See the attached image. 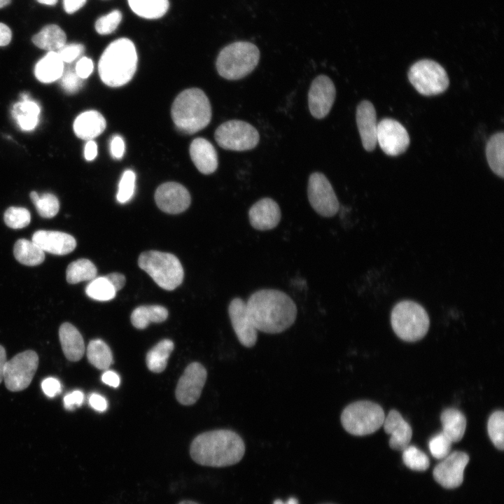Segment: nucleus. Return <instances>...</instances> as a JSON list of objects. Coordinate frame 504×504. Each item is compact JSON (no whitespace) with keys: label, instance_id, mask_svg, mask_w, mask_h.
<instances>
[{"label":"nucleus","instance_id":"55","mask_svg":"<svg viewBox=\"0 0 504 504\" xmlns=\"http://www.w3.org/2000/svg\"><path fill=\"white\" fill-rule=\"evenodd\" d=\"M12 31L8 26L0 22V46H7L11 41Z\"/></svg>","mask_w":504,"mask_h":504},{"label":"nucleus","instance_id":"23","mask_svg":"<svg viewBox=\"0 0 504 504\" xmlns=\"http://www.w3.org/2000/svg\"><path fill=\"white\" fill-rule=\"evenodd\" d=\"M191 160L197 169L204 174L214 173L218 167V155L215 148L206 139L197 138L190 146Z\"/></svg>","mask_w":504,"mask_h":504},{"label":"nucleus","instance_id":"10","mask_svg":"<svg viewBox=\"0 0 504 504\" xmlns=\"http://www.w3.org/2000/svg\"><path fill=\"white\" fill-rule=\"evenodd\" d=\"M214 137L221 148L235 151L253 149L260 139L259 133L253 125L239 120L222 123L215 131Z\"/></svg>","mask_w":504,"mask_h":504},{"label":"nucleus","instance_id":"30","mask_svg":"<svg viewBox=\"0 0 504 504\" xmlns=\"http://www.w3.org/2000/svg\"><path fill=\"white\" fill-rule=\"evenodd\" d=\"M168 316L167 309L160 305H143L136 307L131 314V322L138 329L146 328L150 323H161Z\"/></svg>","mask_w":504,"mask_h":504},{"label":"nucleus","instance_id":"37","mask_svg":"<svg viewBox=\"0 0 504 504\" xmlns=\"http://www.w3.org/2000/svg\"><path fill=\"white\" fill-rule=\"evenodd\" d=\"M29 196L38 214L42 218H50L58 213L59 202L53 194L47 192L38 195L36 191H32Z\"/></svg>","mask_w":504,"mask_h":504},{"label":"nucleus","instance_id":"52","mask_svg":"<svg viewBox=\"0 0 504 504\" xmlns=\"http://www.w3.org/2000/svg\"><path fill=\"white\" fill-rule=\"evenodd\" d=\"M115 290L117 292L122 289L125 284V277L123 274L118 272H113L105 276Z\"/></svg>","mask_w":504,"mask_h":504},{"label":"nucleus","instance_id":"8","mask_svg":"<svg viewBox=\"0 0 504 504\" xmlns=\"http://www.w3.org/2000/svg\"><path fill=\"white\" fill-rule=\"evenodd\" d=\"M341 424L349 433L356 436L377 431L385 419L382 407L370 400H358L348 405L342 412Z\"/></svg>","mask_w":504,"mask_h":504},{"label":"nucleus","instance_id":"44","mask_svg":"<svg viewBox=\"0 0 504 504\" xmlns=\"http://www.w3.org/2000/svg\"><path fill=\"white\" fill-rule=\"evenodd\" d=\"M451 443L452 442L441 432L430 440L428 447L434 458L443 459L449 454Z\"/></svg>","mask_w":504,"mask_h":504},{"label":"nucleus","instance_id":"5","mask_svg":"<svg viewBox=\"0 0 504 504\" xmlns=\"http://www.w3.org/2000/svg\"><path fill=\"white\" fill-rule=\"evenodd\" d=\"M260 51L253 43L236 41L224 47L216 59L218 74L227 80H239L252 72L258 64Z\"/></svg>","mask_w":504,"mask_h":504},{"label":"nucleus","instance_id":"14","mask_svg":"<svg viewBox=\"0 0 504 504\" xmlns=\"http://www.w3.org/2000/svg\"><path fill=\"white\" fill-rule=\"evenodd\" d=\"M206 370L200 363L195 362L187 366L180 377L176 398L182 405H190L199 399L206 380Z\"/></svg>","mask_w":504,"mask_h":504},{"label":"nucleus","instance_id":"3","mask_svg":"<svg viewBox=\"0 0 504 504\" xmlns=\"http://www.w3.org/2000/svg\"><path fill=\"white\" fill-rule=\"evenodd\" d=\"M137 62L134 43L127 38L115 39L106 47L100 57L98 64L100 78L109 87L122 86L134 76Z\"/></svg>","mask_w":504,"mask_h":504},{"label":"nucleus","instance_id":"43","mask_svg":"<svg viewBox=\"0 0 504 504\" xmlns=\"http://www.w3.org/2000/svg\"><path fill=\"white\" fill-rule=\"evenodd\" d=\"M122 18V15L120 10H112L97 20L94 25L95 29L98 34L102 35L111 34L118 28Z\"/></svg>","mask_w":504,"mask_h":504},{"label":"nucleus","instance_id":"4","mask_svg":"<svg viewBox=\"0 0 504 504\" xmlns=\"http://www.w3.org/2000/svg\"><path fill=\"white\" fill-rule=\"evenodd\" d=\"M177 129L194 134L206 127L211 119V106L205 93L199 88L182 91L174 99L171 109Z\"/></svg>","mask_w":504,"mask_h":504},{"label":"nucleus","instance_id":"12","mask_svg":"<svg viewBox=\"0 0 504 504\" xmlns=\"http://www.w3.org/2000/svg\"><path fill=\"white\" fill-rule=\"evenodd\" d=\"M307 196L313 209L321 216L332 217L339 211L340 204L334 189L322 173L314 172L309 176Z\"/></svg>","mask_w":504,"mask_h":504},{"label":"nucleus","instance_id":"32","mask_svg":"<svg viewBox=\"0 0 504 504\" xmlns=\"http://www.w3.org/2000/svg\"><path fill=\"white\" fill-rule=\"evenodd\" d=\"M13 254L18 262L28 266L40 265L45 260V252L33 241L25 239L15 242Z\"/></svg>","mask_w":504,"mask_h":504},{"label":"nucleus","instance_id":"20","mask_svg":"<svg viewBox=\"0 0 504 504\" xmlns=\"http://www.w3.org/2000/svg\"><path fill=\"white\" fill-rule=\"evenodd\" d=\"M356 123L363 148L372 151L377 144V122L373 104L367 100L362 101L356 108Z\"/></svg>","mask_w":504,"mask_h":504},{"label":"nucleus","instance_id":"33","mask_svg":"<svg viewBox=\"0 0 504 504\" xmlns=\"http://www.w3.org/2000/svg\"><path fill=\"white\" fill-rule=\"evenodd\" d=\"M127 2L136 15L148 20L162 18L169 6V0H127Z\"/></svg>","mask_w":504,"mask_h":504},{"label":"nucleus","instance_id":"25","mask_svg":"<svg viewBox=\"0 0 504 504\" xmlns=\"http://www.w3.org/2000/svg\"><path fill=\"white\" fill-rule=\"evenodd\" d=\"M59 337L66 358L71 361L80 360L85 353V344L78 330L69 323H64L59 327Z\"/></svg>","mask_w":504,"mask_h":504},{"label":"nucleus","instance_id":"50","mask_svg":"<svg viewBox=\"0 0 504 504\" xmlns=\"http://www.w3.org/2000/svg\"><path fill=\"white\" fill-rule=\"evenodd\" d=\"M110 151L113 158L119 160L122 158L125 153V142L120 136H113L110 142Z\"/></svg>","mask_w":504,"mask_h":504},{"label":"nucleus","instance_id":"24","mask_svg":"<svg viewBox=\"0 0 504 504\" xmlns=\"http://www.w3.org/2000/svg\"><path fill=\"white\" fill-rule=\"evenodd\" d=\"M106 125L104 116L98 111L91 110L80 113L74 122L76 135L83 140H92L101 134Z\"/></svg>","mask_w":504,"mask_h":504},{"label":"nucleus","instance_id":"17","mask_svg":"<svg viewBox=\"0 0 504 504\" xmlns=\"http://www.w3.org/2000/svg\"><path fill=\"white\" fill-rule=\"evenodd\" d=\"M228 314L240 344L247 348L253 347L258 339V330L250 318L246 302L239 298L232 300Z\"/></svg>","mask_w":504,"mask_h":504},{"label":"nucleus","instance_id":"42","mask_svg":"<svg viewBox=\"0 0 504 504\" xmlns=\"http://www.w3.org/2000/svg\"><path fill=\"white\" fill-rule=\"evenodd\" d=\"M135 182L136 175L132 170L127 169L123 172L116 195L119 203L125 204L132 198L135 190Z\"/></svg>","mask_w":504,"mask_h":504},{"label":"nucleus","instance_id":"15","mask_svg":"<svg viewBox=\"0 0 504 504\" xmlns=\"http://www.w3.org/2000/svg\"><path fill=\"white\" fill-rule=\"evenodd\" d=\"M336 95L332 80L326 75L316 77L308 92V104L311 114L317 119L325 118L330 112Z\"/></svg>","mask_w":504,"mask_h":504},{"label":"nucleus","instance_id":"49","mask_svg":"<svg viewBox=\"0 0 504 504\" xmlns=\"http://www.w3.org/2000/svg\"><path fill=\"white\" fill-rule=\"evenodd\" d=\"M84 400L82 391L76 390L66 394L64 398V405L66 410H72L76 407H80Z\"/></svg>","mask_w":504,"mask_h":504},{"label":"nucleus","instance_id":"6","mask_svg":"<svg viewBox=\"0 0 504 504\" xmlns=\"http://www.w3.org/2000/svg\"><path fill=\"white\" fill-rule=\"evenodd\" d=\"M391 323L396 335L406 342H416L427 333L430 318L426 309L412 300H402L393 307Z\"/></svg>","mask_w":504,"mask_h":504},{"label":"nucleus","instance_id":"38","mask_svg":"<svg viewBox=\"0 0 504 504\" xmlns=\"http://www.w3.org/2000/svg\"><path fill=\"white\" fill-rule=\"evenodd\" d=\"M88 297L99 301H108L113 299L116 291L106 276L95 277L90 281L85 288Z\"/></svg>","mask_w":504,"mask_h":504},{"label":"nucleus","instance_id":"11","mask_svg":"<svg viewBox=\"0 0 504 504\" xmlns=\"http://www.w3.org/2000/svg\"><path fill=\"white\" fill-rule=\"evenodd\" d=\"M38 365V356L32 350L19 353L7 360L4 368V381L11 391H20L30 384Z\"/></svg>","mask_w":504,"mask_h":504},{"label":"nucleus","instance_id":"57","mask_svg":"<svg viewBox=\"0 0 504 504\" xmlns=\"http://www.w3.org/2000/svg\"><path fill=\"white\" fill-rule=\"evenodd\" d=\"M6 361V353L5 349L0 345V383L4 379V372Z\"/></svg>","mask_w":504,"mask_h":504},{"label":"nucleus","instance_id":"2","mask_svg":"<svg viewBox=\"0 0 504 504\" xmlns=\"http://www.w3.org/2000/svg\"><path fill=\"white\" fill-rule=\"evenodd\" d=\"M192 458L197 463L211 467H225L239 463L245 453L241 437L228 429L202 433L192 442Z\"/></svg>","mask_w":504,"mask_h":504},{"label":"nucleus","instance_id":"40","mask_svg":"<svg viewBox=\"0 0 504 504\" xmlns=\"http://www.w3.org/2000/svg\"><path fill=\"white\" fill-rule=\"evenodd\" d=\"M402 451V461L407 468L416 471H424L428 468L430 465L428 457L416 447L407 446Z\"/></svg>","mask_w":504,"mask_h":504},{"label":"nucleus","instance_id":"1","mask_svg":"<svg viewBox=\"0 0 504 504\" xmlns=\"http://www.w3.org/2000/svg\"><path fill=\"white\" fill-rule=\"evenodd\" d=\"M246 303L250 318L258 331L280 333L290 328L296 319L297 307L294 301L281 290H256Z\"/></svg>","mask_w":504,"mask_h":504},{"label":"nucleus","instance_id":"22","mask_svg":"<svg viewBox=\"0 0 504 504\" xmlns=\"http://www.w3.org/2000/svg\"><path fill=\"white\" fill-rule=\"evenodd\" d=\"M383 426L386 433L391 435L389 439V446L391 449L402 451L409 446L412 430L398 411L391 410L385 417Z\"/></svg>","mask_w":504,"mask_h":504},{"label":"nucleus","instance_id":"36","mask_svg":"<svg viewBox=\"0 0 504 504\" xmlns=\"http://www.w3.org/2000/svg\"><path fill=\"white\" fill-rule=\"evenodd\" d=\"M97 268L89 260L81 258L71 262L66 269V281L75 284L84 281H91L97 276Z\"/></svg>","mask_w":504,"mask_h":504},{"label":"nucleus","instance_id":"46","mask_svg":"<svg viewBox=\"0 0 504 504\" xmlns=\"http://www.w3.org/2000/svg\"><path fill=\"white\" fill-rule=\"evenodd\" d=\"M84 46L79 43L65 44L57 52L62 60L67 63L74 61L84 51Z\"/></svg>","mask_w":504,"mask_h":504},{"label":"nucleus","instance_id":"48","mask_svg":"<svg viewBox=\"0 0 504 504\" xmlns=\"http://www.w3.org/2000/svg\"><path fill=\"white\" fill-rule=\"evenodd\" d=\"M94 65L92 59L83 57L77 62L75 71L79 77L85 79L92 73Z\"/></svg>","mask_w":504,"mask_h":504},{"label":"nucleus","instance_id":"31","mask_svg":"<svg viewBox=\"0 0 504 504\" xmlns=\"http://www.w3.org/2000/svg\"><path fill=\"white\" fill-rule=\"evenodd\" d=\"M486 156L492 172L498 176H504V134L492 135L486 146Z\"/></svg>","mask_w":504,"mask_h":504},{"label":"nucleus","instance_id":"26","mask_svg":"<svg viewBox=\"0 0 504 504\" xmlns=\"http://www.w3.org/2000/svg\"><path fill=\"white\" fill-rule=\"evenodd\" d=\"M64 72V63L57 52H48L36 64L34 74L41 83L58 80Z\"/></svg>","mask_w":504,"mask_h":504},{"label":"nucleus","instance_id":"41","mask_svg":"<svg viewBox=\"0 0 504 504\" xmlns=\"http://www.w3.org/2000/svg\"><path fill=\"white\" fill-rule=\"evenodd\" d=\"M6 225L13 229H21L27 226L31 220L29 211L23 207L10 206L4 213Z\"/></svg>","mask_w":504,"mask_h":504},{"label":"nucleus","instance_id":"51","mask_svg":"<svg viewBox=\"0 0 504 504\" xmlns=\"http://www.w3.org/2000/svg\"><path fill=\"white\" fill-rule=\"evenodd\" d=\"M89 405L94 410L99 412H104L108 407L106 398L98 393H92L89 396Z\"/></svg>","mask_w":504,"mask_h":504},{"label":"nucleus","instance_id":"35","mask_svg":"<svg viewBox=\"0 0 504 504\" xmlns=\"http://www.w3.org/2000/svg\"><path fill=\"white\" fill-rule=\"evenodd\" d=\"M89 362L99 370H108L113 363V355L109 346L102 340H91L87 347Z\"/></svg>","mask_w":504,"mask_h":504},{"label":"nucleus","instance_id":"18","mask_svg":"<svg viewBox=\"0 0 504 504\" xmlns=\"http://www.w3.org/2000/svg\"><path fill=\"white\" fill-rule=\"evenodd\" d=\"M155 201L162 211L176 214L186 210L190 204V195L188 190L176 182L161 184L155 192Z\"/></svg>","mask_w":504,"mask_h":504},{"label":"nucleus","instance_id":"34","mask_svg":"<svg viewBox=\"0 0 504 504\" xmlns=\"http://www.w3.org/2000/svg\"><path fill=\"white\" fill-rule=\"evenodd\" d=\"M174 346V344L172 340L164 339L150 349L146 357V365L149 370L156 373L164 371Z\"/></svg>","mask_w":504,"mask_h":504},{"label":"nucleus","instance_id":"9","mask_svg":"<svg viewBox=\"0 0 504 504\" xmlns=\"http://www.w3.org/2000/svg\"><path fill=\"white\" fill-rule=\"evenodd\" d=\"M408 78L416 90L424 96L441 94L449 84L445 69L431 59H421L412 65Z\"/></svg>","mask_w":504,"mask_h":504},{"label":"nucleus","instance_id":"45","mask_svg":"<svg viewBox=\"0 0 504 504\" xmlns=\"http://www.w3.org/2000/svg\"><path fill=\"white\" fill-rule=\"evenodd\" d=\"M60 84L66 92L73 94L82 88L84 79L77 75L75 69H69L63 72L60 77Z\"/></svg>","mask_w":504,"mask_h":504},{"label":"nucleus","instance_id":"7","mask_svg":"<svg viewBox=\"0 0 504 504\" xmlns=\"http://www.w3.org/2000/svg\"><path fill=\"white\" fill-rule=\"evenodd\" d=\"M138 265L164 290H172L183 281V267L179 260L172 253L158 251H144L139 255Z\"/></svg>","mask_w":504,"mask_h":504},{"label":"nucleus","instance_id":"53","mask_svg":"<svg viewBox=\"0 0 504 504\" xmlns=\"http://www.w3.org/2000/svg\"><path fill=\"white\" fill-rule=\"evenodd\" d=\"M102 382L114 388H116L120 384V377L118 374L112 370H106L102 376Z\"/></svg>","mask_w":504,"mask_h":504},{"label":"nucleus","instance_id":"19","mask_svg":"<svg viewBox=\"0 0 504 504\" xmlns=\"http://www.w3.org/2000/svg\"><path fill=\"white\" fill-rule=\"evenodd\" d=\"M248 218L251 226L256 230H272L280 222L281 210L276 201L264 197L251 206Z\"/></svg>","mask_w":504,"mask_h":504},{"label":"nucleus","instance_id":"39","mask_svg":"<svg viewBox=\"0 0 504 504\" xmlns=\"http://www.w3.org/2000/svg\"><path fill=\"white\" fill-rule=\"evenodd\" d=\"M489 436L494 446L500 449L504 448V412L498 410L491 414L487 424Z\"/></svg>","mask_w":504,"mask_h":504},{"label":"nucleus","instance_id":"56","mask_svg":"<svg viewBox=\"0 0 504 504\" xmlns=\"http://www.w3.org/2000/svg\"><path fill=\"white\" fill-rule=\"evenodd\" d=\"M97 154V146L95 141L92 140H89L85 146L84 149V156L85 158L88 160L91 161L93 160Z\"/></svg>","mask_w":504,"mask_h":504},{"label":"nucleus","instance_id":"21","mask_svg":"<svg viewBox=\"0 0 504 504\" xmlns=\"http://www.w3.org/2000/svg\"><path fill=\"white\" fill-rule=\"evenodd\" d=\"M44 252L55 255H66L73 251L76 241L71 235L59 231L38 230L32 239Z\"/></svg>","mask_w":504,"mask_h":504},{"label":"nucleus","instance_id":"58","mask_svg":"<svg viewBox=\"0 0 504 504\" xmlns=\"http://www.w3.org/2000/svg\"><path fill=\"white\" fill-rule=\"evenodd\" d=\"M273 504H298V501L295 498L291 497L286 502H283L281 500L277 499Z\"/></svg>","mask_w":504,"mask_h":504},{"label":"nucleus","instance_id":"54","mask_svg":"<svg viewBox=\"0 0 504 504\" xmlns=\"http://www.w3.org/2000/svg\"><path fill=\"white\" fill-rule=\"evenodd\" d=\"M87 0H64L66 13L72 14L84 6Z\"/></svg>","mask_w":504,"mask_h":504},{"label":"nucleus","instance_id":"59","mask_svg":"<svg viewBox=\"0 0 504 504\" xmlns=\"http://www.w3.org/2000/svg\"><path fill=\"white\" fill-rule=\"evenodd\" d=\"M38 3L48 5V6H54L57 4L58 0H36Z\"/></svg>","mask_w":504,"mask_h":504},{"label":"nucleus","instance_id":"60","mask_svg":"<svg viewBox=\"0 0 504 504\" xmlns=\"http://www.w3.org/2000/svg\"><path fill=\"white\" fill-rule=\"evenodd\" d=\"M11 0H0V8H4L10 3Z\"/></svg>","mask_w":504,"mask_h":504},{"label":"nucleus","instance_id":"13","mask_svg":"<svg viewBox=\"0 0 504 504\" xmlns=\"http://www.w3.org/2000/svg\"><path fill=\"white\" fill-rule=\"evenodd\" d=\"M410 141L406 129L397 120L384 118L377 124V143L386 155L396 156L403 153Z\"/></svg>","mask_w":504,"mask_h":504},{"label":"nucleus","instance_id":"28","mask_svg":"<svg viewBox=\"0 0 504 504\" xmlns=\"http://www.w3.org/2000/svg\"><path fill=\"white\" fill-rule=\"evenodd\" d=\"M31 41L41 49L57 52L66 44V36L58 25L51 24L46 25L38 33L34 35Z\"/></svg>","mask_w":504,"mask_h":504},{"label":"nucleus","instance_id":"16","mask_svg":"<svg viewBox=\"0 0 504 504\" xmlns=\"http://www.w3.org/2000/svg\"><path fill=\"white\" fill-rule=\"evenodd\" d=\"M469 462L468 455L461 451L449 454L433 469L435 480L446 489L459 486L463 481L464 470Z\"/></svg>","mask_w":504,"mask_h":504},{"label":"nucleus","instance_id":"47","mask_svg":"<svg viewBox=\"0 0 504 504\" xmlns=\"http://www.w3.org/2000/svg\"><path fill=\"white\" fill-rule=\"evenodd\" d=\"M41 388L44 393L50 398L56 396L62 391L60 382L54 377L45 379L41 383Z\"/></svg>","mask_w":504,"mask_h":504},{"label":"nucleus","instance_id":"61","mask_svg":"<svg viewBox=\"0 0 504 504\" xmlns=\"http://www.w3.org/2000/svg\"><path fill=\"white\" fill-rule=\"evenodd\" d=\"M178 504H199V503L194 502L192 500H182Z\"/></svg>","mask_w":504,"mask_h":504},{"label":"nucleus","instance_id":"29","mask_svg":"<svg viewBox=\"0 0 504 504\" xmlns=\"http://www.w3.org/2000/svg\"><path fill=\"white\" fill-rule=\"evenodd\" d=\"M40 111L39 105L29 98L14 104L12 116L21 130L31 131L38 122Z\"/></svg>","mask_w":504,"mask_h":504},{"label":"nucleus","instance_id":"27","mask_svg":"<svg viewBox=\"0 0 504 504\" xmlns=\"http://www.w3.org/2000/svg\"><path fill=\"white\" fill-rule=\"evenodd\" d=\"M442 425V433L451 442H459L463 437L466 428V419L457 409H445L440 415Z\"/></svg>","mask_w":504,"mask_h":504}]
</instances>
